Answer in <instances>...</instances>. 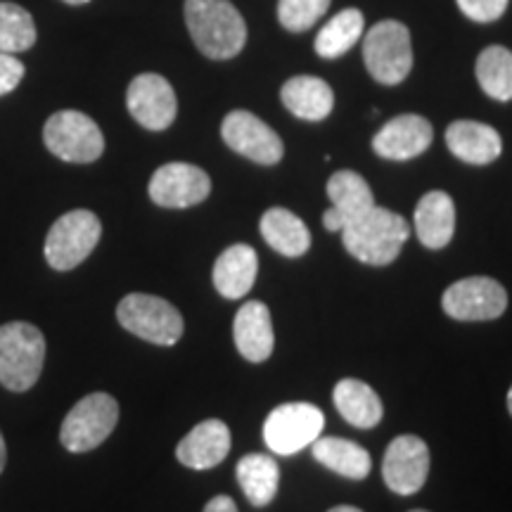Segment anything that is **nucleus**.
I'll return each mask as SVG.
<instances>
[{"label":"nucleus","instance_id":"nucleus-1","mask_svg":"<svg viewBox=\"0 0 512 512\" xmlns=\"http://www.w3.org/2000/svg\"><path fill=\"white\" fill-rule=\"evenodd\" d=\"M185 24L209 60H230L247 43V24L230 0H185Z\"/></svg>","mask_w":512,"mask_h":512},{"label":"nucleus","instance_id":"nucleus-2","mask_svg":"<svg viewBox=\"0 0 512 512\" xmlns=\"http://www.w3.org/2000/svg\"><path fill=\"white\" fill-rule=\"evenodd\" d=\"M408 238H411L408 221L396 211L377 204L342 230L344 249L368 266L394 264Z\"/></svg>","mask_w":512,"mask_h":512},{"label":"nucleus","instance_id":"nucleus-3","mask_svg":"<svg viewBox=\"0 0 512 512\" xmlns=\"http://www.w3.org/2000/svg\"><path fill=\"white\" fill-rule=\"evenodd\" d=\"M46 337L31 323L0 325V384L10 392H27L43 373Z\"/></svg>","mask_w":512,"mask_h":512},{"label":"nucleus","instance_id":"nucleus-4","mask_svg":"<svg viewBox=\"0 0 512 512\" xmlns=\"http://www.w3.org/2000/svg\"><path fill=\"white\" fill-rule=\"evenodd\" d=\"M117 318L121 328L145 342L159 347H174L183 337V316L174 304L155 294H128L117 306Z\"/></svg>","mask_w":512,"mask_h":512},{"label":"nucleus","instance_id":"nucleus-5","mask_svg":"<svg viewBox=\"0 0 512 512\" xmlns=\"http://www.w3.org/2000/svg\"><path fill=\"white\" fill-rule=\"evenodd\" d=\"M363 60L377 83L384 86L401 83L413 69L411 31L396 19L375 24L363 41Z\"/></svg>","mask_w":512,"mask_h":512},{"label":"nucleus","instance_id":"nucleus-6","mask_svg":"<svg viewBox=\"0 0 512 512\" xmlns=\"http://www.w3.org/2000/svg\"><path fill=\"white\" fill-rule=\"evenodd\" d=\"M102 223L93 211L74 209L60 216L46 238V261L55 271H72L98 247Z\"/></svg>","mask_w":512,"mask_h":512},{"label":"nucleus","instance_id":"nucleus-7","mask_svg":"<svg viewBox=\"0 0 512 512\" xmlns=\"http://www.w3.org/2000/svg\"><path fill=\"white\" fill-rule=\"evenodd\" d=\"M46 147L62 162L91 164L105 152V136L88 114L76 110L55 112L43 128Z\"/></svg>","mask_w":512,"mask_h":512},{"label":"nucleus","instance_id":"nucleus-8","mask_svg":"<svg viewBox=\"0 0 512 512\" xmlns=\"http://www.w3.org/2000/svg\"><path fill=\"white\" fill-rule=\"evenodd\" d=\"M119 422V403L105 392L88 394L62 422L60 441L67 451L86 453L98 448Z\"/></svg>","mask_w":512,"mask_h":512},{"label":"nucleus","instance_id":"nucleus-9","mask_svg":"<svg viewBox=\"0 0 512 512\" xmlns=\"http://www.w3.org/2000/svg\"><path fill=\"white\" fill-rule=\"evenodd\" d=\"M325 415L313 403H283L264 422V439L275 456H294L320 437Z\"/></svg>","mask_w":512,"mask_h":512},{"label":"nucleus","instance_id":"nucleus-10","mask_svg":"<svg viewBox=\"0 0 512 512\" xmlns=\"http://www.w3.org/2000/svg\"><path fill=\"white\" fill-rule=\"evenodd\" d=\"M441 309L456 320H494L508 309V292L494 278L472 275L453 283L441 297Z\"/></svg>","mask_w":512,"mask_h":512},{"label":"nucleus","instance_id":"nucleus-11","mask_svg":"<svg viewBox=\"0 0 512 512\" xmlns=\"http://www.w3.org/2000/svg\"><path fill=\"white\" fill-rule=\"evenodd\" d=\"M221 136L230 150L256 164L273 166L285 155V145L278 133L252 112L235 110L226 114L221 124Z\"/></svg>","mask_w":512,"mask_h":512},{"label":"nucleus","instance_id":"nucleus-12","mask_svg":"<svg viewBox=\"0 0 512 512\" xmlns=\"http://www.w3.org/2000/svg\"><path fill=\"white\" fill-rule=\"evenodd\" d=\"M427 475H430V448L415 434L396 437L384 451L382 479L394 494H418L427 482Z\"/></svg>","mask_w":512,"mask_h":512},{"label":"nucleus","instance_id":"nucleus-13","mask_svg":"<svg viewBox=\"0 0 512 512\" xmlns=\"http://www.w3.org/2000/svg\"><path fill=\"white\" fill-rule=\"evenodd\" d=\"M211 192L207 171L195 164L171 162L159 166L150 181V197L157 207L188 209L204 202Z\"/></svg>","mask_w":512,"mask_h":512},{"label":"nucleus","instance_id":"nucleus-14","mask_svg":"<svg viewBox=\"0 0 512 512\" xmlns=\"http://www.w3.org/2000/svg\"><path fill=\"white\" fill-rule=\"evenodd\" d=\"M126 107L131 117L147 131H166L176 119L178 100L164 76L140 74L128 86Z\"/></svg>","mask_w":512,"mask_h":512},{"label":"nucleus","instance_id":"nucleus-15","mask_svg":"<svg viewBox=\"0 0 512 512\" xmlns=\"http://www.w3.org/2000/svg\"><path fill=\"white\" fill-rule=\"evenodd\" d=\"M325 190H328L332 207L323 214V226L330 233H342L351 221L375 207L373 190L366 178L358 176L356 171H335Z\"/></svg>","mask_w":512,"mask_h":512},{"label":"nucleus","instance_id":"nucleus-16","mask_svg":"<svg viewBox=\"0 0 512 512\" xmlns=\"http://www.w3.org/2000/svg\"><path fill=\"white\" fill-rule=\"evenodd\" d=\"M434 128L420 114H399L387 121L373 138V150L392 162L420 157L432 145Z\"/></svg>","mask_w":512,"mask_h":512},{"label":"nucleus","instance_id":"nucleus-17","mask_svg":"<svg viewBox=\"0 0 512 512\" xmlns=\"http://www.w3.org/2000/svg\"><path fill=\"white\" fill-rule=\"evenodd\" d=\"M230 451V430L221 420H204L185 434L176 458L190 470H211L221 465Z\"/></svg>","mask_w":512,"mask_h":512},{"label":"nucleus","instance_id":"nucleus-18","mask_svg":"<svg viewBox=\"0 0 512 512\" xmlns=\"http://www.w3.org/2000/svg\"><path fill=\"white\" fill-rule=\"evenodd\" d=\"M446 145L460 162L475 166L496 162L503 152V140L494 126L467 119L446 128Z\"/></svg>","mask_w":512,"mask_h":512},{"label":"nucleus","instance_id":"nucleus-19","mask_svg":"<svg viewBox=\"0 0 512 512\" xmlns=\"http://www.w3.org/2000/svg\"><path fill=\"white\" fill-rule=\"evenodd\" d=\"M456 233V204L444 190L422 195L415 207V235L427 249H444Z\"/></svg>","mask_w":512,"mask_h":512},{"label":"nucleus","instance_id":"nucleus-20","mask_svg":"<svg viewBox=\"0 0 512 512\" xmlns=\"http://www.w3.org/2000/svg\"><path fill=\"white\" fill-rule=\"evenodd\" d=\"M235 347L247 361L264 363L273 354L275 335H273V320L271 311L266 309L264 302H247L238 311L233 323Z\"/></svg>","mask_w":512,"mask_h":512},{"label":"nucleus","instance_id":"nucleus-21","mask_svg":"<svg viewBox=\"0 0 512 512\" xmlns=\"http://www.w3.org/2000/svg\"><path fill=\"white\" fill-rule=\"evenodd\" d=\"M256 273H259V259H256L254 247L233 245L216 259L211 278L221 297L240 299L254 287Z\"/></svg>","mask_w":512,"mask_h":512},{"label":"nucleus","instance_id":"nucleus-22","mask_svg":"<svg viewBox=\"0 0 512 512\" xmlns=\"http://www.w3.org/2000/svg\"><path fill=\"white\" fill-rule=\"evenodd\" d=\"M283 105L304 121H323L335 107V93L318 76H294L280 91Z\"/></svg>","mask_w":512,"mask_h":512},{"label":"nucleus","instance_id":"nucleus-23","mask_svg":"<svg viewBox=\"0 0 512 512\" xmlns=\"http://www.w3.org/2000/svg\"><path fill=\"white\" fill-rule=\"evenodd\" d=\"M313 458L320 465L328 467L339 477L347 479H366L373 470V458L363 446H358L356 441L339 439V437H318L311 444Z\"/></svg>","mask_w":512,"mask_h":512},{"label":"nucleus","instance_id":"nucleus-24","mask_svg":"<svg viewBox=\"0 0 512 512\" xmlns=\"http://www.w3.org/2000/svg\"><path fill=\"white\" fill-rule=\"evenodd\" d=\"M261 235H264L266 245L275 249L283 256H302L309 252L311 247V233L306 228V223L299 219L297 214H292L290 209L273 207L261 216Z\"/></svg>","mask_w":512,"mask_h":512},{"label":"nucleus","instance_id":"nucleus-25","mask_svg":"<svg viewBox=\"0 0 512 512\" xmlns=\"http://www.w3.org/2000/svg\"><path fill=\"white\" fill-rule=\"evenodd\" d=\"M339 415L358 427V430H370L382 420V401L370 384L361 380H339L335 392H332Z\"/></svg>","mask_w":512,"mask_h":512},{"label":"nucleus","instance_id":"nucleus-26","mask_svg":"<svg viewBox=\"0 0 512 512\" xmlns=\"http://www.w3.org/2000/svg\"><path fill=\"white\" fill-rule=\"evenodd\" d=\"M238 484L242 494L247 496V501L256 505V508H264L278 494L280 486V467L271 456L266 453H249L242 456L238 463Z\"/></svg>","mask_w":512,"mask_h":512},{"label":"nucleus","instance_id":"nucleus-27","mask_svg":"<svg viewBox=\"0 0 512 512\" xmlns=\"http://www.w3.org/2000/svg\"><path fill=\"white\" fill-rule=\"evenodd\" d=\"M363 29H366L363 12L347 8L325 22V27L318 31L313 48L325 60H337V57H342L347 50L356 46L358 38L363 36Z\"/></svg>","mask_w":512,"mask_h":512},{"label":"nucleus","instance_id":"nucleus-28","mask_svg":"<svg viewBox=\"0 0 512 512\" xmlns=\"http://www.w3.org/2000/svg\"><path fill=\"white\" fill-rule=\"evenodd\" d=\"M477 81L489 98L512 100V53L503 46H489L477 57Z\"/></svg>","mask_w":512,"mask_h":512},{"label":"nucleus","instance_id":"nucleus-29","mask_svg":"<svg viewBox=\"0 0 512 512\" xmlns=\"http://www.w3.org/2000/svg\"><path fill=\"white\" fill-rule=\"evenodd\" d=\"M36 43V24L17 3H0V53L17 55Z\"/></svg>","mask_w":512,"mask_h":512},{"label":"nucleus","instance_id":"nucleus-30","mask_svg":"<svg viewBox=\"0 0 512 512\" xmlns=\"http://www.w3.org/2000/svg\"><path fill=\"white\" fill-rule=\"evenodd\" d=\"M330 8V0H278V19L287 31H309Z\"/></svg>","mask_w":512,"mask_h":512},{"label":"nucleus","instance_id":"nucleus-31","mask_svg":"<svg viewBox=\"0 0 512 512\" xmlns=\"http://www.w3.org/2000/svg\"><path fill=\"white\" fill-rule=\"evenodd\" d=\"M465 17L475 22H494L508 8V0H456Z\"/></svg>","mask_w":512,"mask_h":512},{"label":"nucleus","instance_id":"nucleus-32","mask_svg":"<svg viewBox=\"0 0 512 512\" xmlns=\"http://www.w3.org/2000/svg\"><path fill=\"white\" fill-rule=\"evenodd\" d=\"M24 79V64L19 62V57L0 53V95H8Z\"/></svg>","mask_w":512,"mask_h":512},{"label":"nucleus","instance_id":"nucleus-33","mask_svg":"<svg viewBox=\"0 0 512 512\" xmlns=\"http://www.w3.org/2000/svg\"><path fill=\"white\" fill-rule=\"evenodd\" d=\"M204 512H238V505H235V501L230 496H216L207 503Z\"/></svg>","mask_w":512,"mask_h":512},{"label":"nucleus","instance_id":"nucleus-34","mask_svg":"<svg viewBox=\"0 0 512 512\" xmlns=\"http://www.w3.org/2000/svg\"><path fill=\"white\" fill-rule=\"evenodd\" d=\"M5 460H8V448H5V439L0 434V472L5 470Z\"/></svg>","mask_w":512,"mask_h":512},{"label":"nucleus","instance_id":"nucleus-35","mask_svg":"<svg viewBox=\"0 0 512 512\" xmlns=\"http://www.w3.org/2000/svg\"><path fill=\"white\" fill-rule=\"evenodd\" d=\"M328 512H363V510L354 508V505H335V508L328 510Z\"/></svg>","mask_w":512,"mask_h":512},{"label":"nucleus","instance_id":"nucleus-36","mask_svg":"<svg viewBox=\"0 0 512 512\" xmlns=\"http://www.w3.org/2000/svg\"><path fill=\"white\" fill-rule=\"evenodd\" d=\"M64 3H67V5H86L88 0H64Z\"/></svg>","mask_w":512,"mask_h":512},{"label":"nucleus","instance_id":"nucleus-37","mask_svg":"<svg viewBox=\"0 0 512 512\" xmlns=\"http://www.w3.org/2000/svg\"><path fill=\"white\" fill-rule=\"evenodd\" d=\"M508 411L512 415V387H510V392H508Z\"/></svg>","mask_w":512,"mask_h":512},{"label":"nucleus","instance_id":"nucleus-38","mask_svg":"<svg viewBox=\"0 0 512 512\" xmlns=\"http://www.w3.org/2000/svg\"><path fill=\"white\" fill-rule=\"evenodd\" d=\"M411 512H427V510H411Z\"/></svg>","mask_w":512,"mask_h":512}]
</instances>
